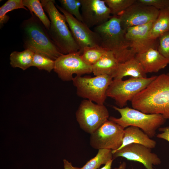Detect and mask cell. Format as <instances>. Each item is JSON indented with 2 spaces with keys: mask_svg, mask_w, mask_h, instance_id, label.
Masks as SVG:
<instances>
[{
  "mask_svg": "<svg viewBox=\"0 0 169 169\" xmlns=\"http://www.w3.org/2000/svg\"><path fill=\"white\" fill-rule=\"evenodd\" d=\"M119 63L113 53L107 50L92 66V73L95 76L107 75L112 77L117 69Z\"/></svg>",
  "mask_w": 169,
  "mask_h": 169,
  "instance_id": "d6986e66",
  "label": "cell"
},
{
  "mask_svg": "<svg viewBox=\"0 0 169 169\" xmlns=\"http://www.w3.org/2000/svg\"><path fill=\"white\" fill-rule=\"evenodd\" d=\"M126 166V163L125 162H123L118 167H115L114 169H125Z\"/></svg>",
  "mask_w": 169,
  "mask_h": 169,
  "instance_id": "836d02e7",
  "label": "cell"
},
{
  "mask_svg": "<svg viewBox=\"0 0 169 169\" xmlns=\"http://www.w3.org/2000/svg\"><path fill=\"white\" fill-rule=\"evenodd\" d=\"M112 152L113 160L122 157L141 163L146 169H153V165H158L161 163L157 155L151 152V149L138 144H131Z\"/></svg>",
  "mask_w": 169,
  "mask_h": 169,
  "instance_id": "4fadbf2b",
  "label": "cell"
},
{
  "mask_svg": "<svg viewBox=\"0 0 169 169\" xmlns=\"http://www.w3.org/2000/svg\"><path fill=\"white\" fill-rule=\"evenodd\" d=\"M154 22L129 27L125 30L126 38L136 54L145 52L151 48L157 49L158 44L157 39H153L150 36V31Z\"/></svg>",
  "mask_w": 169,
  "mask_h": 169,
  "instance_id": "9a60e30c",
  "label": "cell"
},
{
  "mask_svg": "<svg viewBox=\"0 0 169 169\" xmlns=\"http://www.w3.org/2000/svg\"><path fill=\"white\" fill-rule=\"evenodd\" d=\"M77 121L80 128L90 134L108 120L109 111L104 105H100L84 99L76 112Z\"/></svg>",
  "mask_w": 169,
  "mask_h": 169,
  "instance_id": "ba28073f",
  "label": "cell"
},
{
  "mask_svg": "<svg viewBox=\"0 0 169 169\" xmlns=\"http://www.w3.org/2000/svg\"><path fill=\"white\" fill-rule=\"evenodd\" d=\"M159 10L136 2L118 17L122 28L146 24L154 22L157 17Z\"/></svg>",
  "mask_w": 169,
  "mask_h": 169,
  "instance_id": "8fae6325",
  "label": "cell"
},
{
  "mask_svg": "<svg viewBox=\"0 0 169 169\" xmlns=\"http://www.w3.org/2000/svg\"><path fill=\"white\" fill-rule=\"evenodd\" d=\"M113 79L111 76L104 75L93 77L76 76L72 81L78 96L104 105L107 97L106 91Z\"/></svg>",
  "mask_w": 169,
  "mask_h": 169,
  "instance_id": "8992f818",
  "label": "cell"
},
{
  "mask_svg": "<svg viewBox=\"0 0 169 169\" xmlns=\"http://www.w3.org/2000/svg\"><path fill=\"white\" fill-rule=\"evenodd\" d=\"M124 129L108 119L90 134V144L95 149L116 150L122 144Z\"/></svg>",
  "mask_w": 169,
  "mask_h": 169,
  "instance_id": "9c48e42d",
  "label": "cell"
},
{
  "mask_svg": "<svg viewBox=\"0 0 169 169\" xmlns=\"http://www.w3.org/2000/svg\"><path fill=\"white\" fill-rule=\"evenodd\" d=\"M167 74V75L169 77V73H168L167 74Z\"/></svg>",
  "mask_w": 169,
  "mask_h": 169,
  "instance_id": "e575fe53",
  "label": "cell"
},
{
  "mask_svg": "<svg viewBox=\"0 0 169 169\" xmlns=\"http://www.w3.org/2000/svg\"><path fill=\"white\" fill-rule=\"evenodd\" d=\"M23 2L24 6L27 8L30 13H33L38 18L48 31L50 26V22L45 13L40 1L23 0Z\"/></svg>",
  "mask_w": 169,
  "mask_h": 169,
  "instance_id": "603a6c76",
  "label": "cell"
},
{
  "mask_svg": "<svg viewBox=\"0 0 169 169\" xmlns=\"http://www.w3.org/2000/svg\"><path fill=\"white\" fill-rule=\"evenodd\" d=\"M169 31V7L161 10L153 23L150 32L151 38L156 40L163 34Z\"/></svg>",
  "mask_w": 169,
  "mask_h": 169,
  "instance_id": "ffe728a7",
  "label": "cell"
},
{
  "mask_svg": "<svg viewBox=\"0 0 169 169\" xmlns=\"http://www.w3.org/2000/svg\"><path fill=\"white\" fill-rule=\"evenodd\" d=\"M34 53L29 49L23 51H14L10 54V64L13 68H19L24 70L32 66Z\"/></svg>",
  "mask_w": 169,
  "mask_h": 169,
  "instance_id": "44dd1931",
  "label": "cell"
},
{
  "mask_svg": "<svg viewBox=\"0 0 169 169\" xmlns=\"http://www.w3.org/2000/svg\"><path fill=\"white\" fill-rule=\"evenodd\" d=\"M64 167V169H79L80 168L74 167L72 165L71 162H69L66 159L63 160Z\"/></svg>",
  "mask_w": 169,
  "mask_h": 169,
  "instance_id": "1f68e13d",
  "label": "cell"
},
{
  "mask_svg": "<svg viewBox=\"0 0 169 169\" xmlns=\"http://www.w3.org/2000/svg\"><path fill=\"white\" fill-rule=\"evenodd\" d=\"M136 1L143 5L152 7L159 10L169 7V0H138Z\"/></svg>",
  "mask_w": 169,
  "mask_h": 169,
  "instance_id": "f546056e",
  "label": "cell"
},
{
  "mask_svg": "<svg viewBox=\"0 0 169 169\" xmlns=\"http://www.w3.org/2000/svg\"><path fill=\"white\" fill-rule=\"evenodd\" d=\"M156 77L153 76L145 78L131 77L125 80L122 79H113L106 91V96L114 99L119 108H123L128 101H131Z\"/></svg>",
  "mask_w": 169,
  "mask_h": 169,
  "instance_id": "52a82bcc",
  "label": "cell"
},
{
  "mask_svg": "<svg viewBox=\"0 0 169 169\" xmlns=\"http://www.w3.org/2000/svg\"><path fill=\"white\" fill-rule=\"evenodd\" d=\"M135 57L146 74L157 72L169 64V59L165 57L155 49L151 48L145 52L137 54Z\"/></svg>",
  "mask_w": 169,
  "mask_h": 169,
  "instance_id": "2e32d148",
  "label": "cell"
},
{
  "mask_svg": "<svg viewBox=\"0 0 169 169\" xmlns=\"http://www.w3.org/2000/svg\"><path fill=\"white\" fill-rule=\"evenodd\" d=\"M61 7L78 20L82 22L81 13L79 10L81 7L80 0H59Z\"/></svg>",
  "mask_w": 169,
  "mask_h": 169,
  "instance_id": "83f0119b",
  "label": "cell"
},
{
  "mask_svg": "<svg viewBox=\"0 0 169 169\" xmlns=\"http://www.w3.org/2000/svg\"><path fill=\"white\" fill-rule=\"evenodd\" d=\"M113 159L111 160L108 161L105 166L100 169H111Z\"/></svg>",
  "mask_w": 169,
  "mask_h": 169,
  "instance_id": "d6a6232c",
  "label": "cell"
},
{
  "mask_svg": "<svg viewBox=\"0 0 169 169\" xmlns=\"http://www.w3.org/2000/svg\"><path fill=\"white\" fill-rule=\"evenodd\" d=\"M82 22L89 28L100 25L111 17L103 0H80Z\"/></svg>",
  "mask_w": 169,
  "mask_h": 169,
  "instance_id": "5bb4252c",
  "label": "cell"
},
{
  "mask_svg": "<svg viewBox=\"0 0 169 169\" xmlns=\"http://www.w3.org/2000/svg\"><path fill=\"white\" fill-rule=\"evenodd\" d=\"M127 76L135 78L147 77L146 74L135 57L125 62L119 63L112 77L113 79H122Z\"/></svg>",
  "mask_w": 169,
  "mask_h": 169,
  "instance_id": "ac0fdd59",
  "label": "cell"
},
{
  "mask_svg": "<svg viewBox=\"0 0 169 169\" xmlns=\"http://www.w3.org/2000/svg\"><path fill=\"white\" fill-rule=\"evenodd\" d=\"M112 159H113V155L111 150L100 149L96 156L88 161L79 169H98L101 165H105Z\"/></svg>",
  "mask_w": 169,
  "mask_h": 169,
  "instance_id": "7402d4cb",
  "label": "cell"
},
{
  "mask_svg": "<svg viewBox=\"0 0 169 169\" xmlns=\"http://www.w3.org/2000/svg\"><path fill=\"white\" fill-rule=\"evenodd\" d=\"M30 14L31 17L23 21L20 26L23 47L55 60L63 54L43 24L33 13Z\"/></svg>",
  "mask_w": 169,
  "mask_h": 169,
  "instance_id": "7a4b0ae2",
  "label": "cell"
},
{
  "mask_svg": "<svg viewBox=\"0 0 169 169\" xmlns=\"http://www.w3.org/2000/svg\"><path fill=\"white\" fill-rule=\"evenodd\" d=\"M113 16H118L136 1L135 0H104Z\"/></svg>",
  "mask_w": 169,
  "mask_h": 169,
  "instance_id": "484cf974",
  "label": "cell"
},
{
  "mask_svg": "<svg viewBox=\"0 0 169 169\" xmlns=\"http://www.w3.org/2000/svg\"><path fill=\"white\" fill-rule=\"evenodd\" d=\"M158 130L161 132L158 134L156 137L169 142V126L160 127Z\"/></svg>",
  "mask_w": 169,
  "mask_h": 169,
  "instance_id": "4dcf8cb0",
  "label": "cell"
},
{
  "mask_svg": "<svg viewBox=\"0 0 169 169\" xmlns=\"http://www.w3.org/2000/svg\"><path fill=\"white\" fill-rule=\"evenodd\" d=\"M106 50L100 46L86 47L79 52L81 57L86 64L92 66L102 56Z\"/></svg>",
  "mask_w": 169,
  "mask_h": 169,
  "instance_id": "cb8c5ba5",
  "label": "cell"
},
{
  "mask_svg": "<svg viewBox=\"0 0 169 169\" xmlns=\"http://www.w3.org/2000/svg\"><path fill=\"white\" fill-rule=\"evenodd\" d=\"M23 8L28 9L23 5V0H8L0 8V28L1 29L8 21L9 16L7 13L15 9Z\"/></svg>",
  "mask_w": 169,
  "mask_h": 169,
  "instance_id": "d4e9b609",
  "label": "cell"
},
{
  "mask_svg": "<svg viewBox=\"0 0 169 169\" xmlns=\"http://www.w3.org/2000/svg\"><path fill=\"white\" fill-rule=\"evenodd\" d=\"M40 1L50 22L48 31L49 36L61 52L63 54H67L79 51L80 49L69 29L65 17L55 5V1Z\"/></svg>",
  "mask_w": 169,
  "mask_h": 169,
  "instance_id": "277c9868",
  "label": "cell"
},
{
  "mask_svg": "<svg viewBox=\"0 0 169 169\" xmlns=\"http://www.w3.org/2000/svg\"><path fill=\"white\" fill-rule=\"evenodd\" d=\"M53 70L64 81L72 80L74 74L81 76L92 73V66L83 61L79 51L60 56L55 60Z\"/></svg>",
  "mask_w": 169,
  "mask_h": 169,
  "instance_id": "30bf717a",
  "label": "cell"
},
{
  "mask_svg": "<svg viewBox=\"0 0 169 169\" xmlns=\"http://www.w3.org/2000/svg\"><path fill=\"white\" fill-rule=\"evenodd\" d=\"M54 60L41 54L34 53L32 66L50 72L54 70Z\"/></svg>",
  "mask_w": 169,
  "mask_h": 169,
  "instance_id": "4316f807",
  "label": "cell"
},
{
  "mask_svg": "<svg viewBox=\"0 0 169 169\" xmlns=\"http://www.w3.org/2000/svg\"><path fill=\"white\" fill-rule=\"evenodd\" d=\"M100 38V46L112 52L119 63L125 62L135 57L129 42L125 37L118 16H112L107 22L95 27L94 30Z\"/></svg>",
  "mask_w": 169,
  "mask_h": 169,
  "instance_id": "3957f363",
  "label": "cell"
},
{
  "mask_svg": "<svg viewBox=\"0 0 169 169\" xmlns=\"http://www.w3.org/2000/svg\"><path fill=\"white\" fill-rule=\"evenodd\" d=\"M132 143L141 144L151 149L155 148L156 145V141L139 128L129 126L124 129L122 144L118 150Z\"/></svg>",
  "mask_w": 169,
  "mask_h": 169,
  "instance_id": "e0dca14e",
  "label": "cell"
},
{
  "mask_svg": "<svg viewBox=\"0 0 169 169\" xmlns=\"http://www.w3.org/2000/svg\"><path fill=\"white\" fill-rule=\"evenodd\" d=\"M158 39L157 50L163 56L169 59V31L163 34Z\"/></svg>",
  "mask_w": 169,
  "mask_h": 169,
  "instance_id": "f1b7e54d",
  "label": "cell"
},
{
  "mask_svg": "<svg viewBox=\"0 0 169 169\" xmlns=\"http://www.w3.org/2000/svg\"><path fill=\"white\" fill-rule=\"evenodd\" d=\"M113 108L120 114L117 118L109 117V120L119 125L124 129L134 126L141 129L150 138L156 135V130L163 125L166 119L160 114H147L127 107L120 108L114 106Z\"/></svg>",
  "mask_w": 169,
  "mask_h": 169,
  "instance_id": "5b68a950",
  "label": "cell"
},
{
  "mask_svg": "<svg viewBox=\"0 0 169 169\" xmlns=\"http://www.w3.org/2000/svg\"><path fill=\"white\" fill-rule=\"evenodd\" d=\"M56 7L65 17L72 34L80 49L79 51L86 47L100 46V37L95 32L92 31L82 22L68 13L61 7L58 5Z\"/></svg>",
  "mask_w": 169,
  "mask_h": 169,
  "instance_id": "7c38bea8",
  "label": "cell"
},
{
  "mask_svg": "<svg viewBox=\"0 0 169 169\" xmlns=\"http://www.w3.org/2000/svg\"><path fill=\"white\" fill-rule=\"evenodd\" d=\"M132 107L147 114H160L169 119V77L157 76L131 101Z\"/></svg>",
  "mask_w": 169,
  "mask_h": 169,
  "instance_id": "6da1fadb",
  "label": "cell"
}]
</instances>
